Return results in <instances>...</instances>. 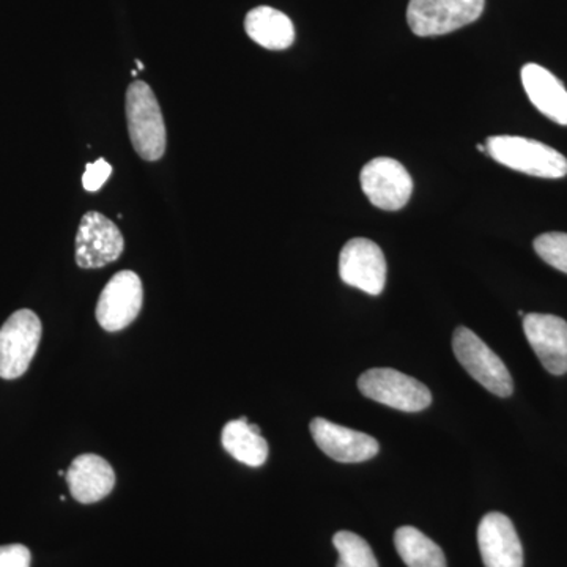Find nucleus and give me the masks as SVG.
<instances>
[{
    "instance_id": "obj_1",
    "label": "nucleus",
    "mask_w": 567,
    "mask_h": 567,
    "mask_svg": "<svg viewBox=\"0 0 567 567\" xmlns=\"http://www.w3.org/2000/svg\"><path fill=\"white\" fill-rule=\"evenodd\" d=\"M126 121L134 151L145 162H158L166 152V125L155 92L144 81L126 91Z\"/></svg>"
},
{
    "instance_id": "obj_2",
    "label": "nucleus",
    "mask_w": 567,
    "mask_h": 567,
    "mask_svg": "<svg viewBox=\"0 0 567 567\" xmlns=\"http://www.w3.org/2000/svg\"><path fill=\"white\" fill-rule=\"evenodd\" d=\"M487 152L496 163L540 178H563L567 175V158L539 141L520 136H492Z\"/></svg>"
},
{
    "instance_id": "obj_3",
    "label": "nucleus",
    "mask_w": 567,
    "mask_h": 567,
    "mask_svg": "<svg viewBox=\"0 0 567 567\" xmlns=\"http://www.w3.org/2000/svg\"><path fill=\"white\" fill-rule=\"evenodd\" d=\"M453 350L462 368L492 394L498 398H509L513 394V377L506 364L470 328L458 327L454 331Z\"/></svg>"
},
{
    "instance_id": "obj_4",
    "label": "nucleus",
    "mask_w": 567,
    "mask_h": 567,
    "mask_svg": "<svg viewBox=\"0 0 567 567\" xmlns=\"http://www.w3.org/2000/svg\"><path fill=\"white\" fill-rule=\"evenodd\" d=\"M486 0H410L406 21L417 37L446 35L480 20Z\"/></svg>"
},
{
    "instance_id": "obj_5",
    "label": "nucleus",
    "mask_w": 567,
    "mask_h": 567,
    "mask_svg": "<svg viewBox=\"0 0 567 567\" xmlns=\"http://www.w3.org/2000/svg\"><path fill=\"white\" fill-rule=\"evenodd\" d=\"M358 390L379 404L406 413L421 412L432 404V394L427 386L413 377L390 368L365 371L358 379Z\"/></svg>"
},
{
    "instance_id": "obj_6",
    "label": "nucleus",
    "mask_w": 567,
    "mask_h": 567,
    "mask_svg": "<svg viewBox=\"0 0 567 567\" xmlns=\"http://www.w3.org/2000/svg\"><path fill=\"white\" fill-rule=\"evenodd\" d=\"M41 322L29 309L13 312L0 328V379H20L39 350Z\"/></svg>"
},
{
    "instance_id": "obj_7",
    "label": "nucleus",
    "mask_w": 567,
    "mask_h": 567,
    "mask_svg": "<svg viewBox=\"0 0 567 567\" xmlns=\"http://www.w3.org/2000/svg\"><path fill=\"white\" fill-rule=\"evenodd\" d=\"M360 181L363 193L380 210H401L412 197V175L393 158L372 159L361 171Z\"/></svg>"
},
{
    "instance_id": "obj_8",
    "label": "nucleus",
    "mask_w": 567,
    "mask_h": 567,
    "mask_svg": "<svg viewBox=\"0 0 567 567\" xmlns=\"http://www.w3.org/2000/svg\"><path fill=\"white\" fill-rule=\"evenodd\" d=\"M144 303V287L134 271H118L104 287L96 305V320L103 330L121 331L140 316Z\"/></svg>"
},
{
    "instance_id": "obj_9",
    "label": "nucleus",
    "mask_w": 567,
    "mask_h": 567,
    "mask_svg": "<svg viewBox=\"0 0 567 567\" xmlns=\"http://www.w3.org/2000/svg\"><path fill=\"white\" fill-rule=\"evenodd\" d=\"M125 249V238L110 218L99 212L82 216L76 235V264L85 270L115 262Z\"/></svg>"
},
{
    "instance_id": "obj_10",
    "label": "nucleus",
    "mask_w": 567,
    "mask_h": 567,
    "mask_svg": "<svg viewBox=\"0 0 567 567\" xmlns=\"http://www.w3.org/2000/svg\"><path fill=\"white\" fill-rule=\"evenodd\" d=\"M339 276L347 286L380 295L386 284L385 254L369 238H352L339 254Z\"/></svg>"
},
{
    "instance_id": "obj_11",
    "label": "nucleus",
    "mask_w": 567,
    "mask_h": 567,
    "mask_svg": "<svg viewBox=\"0 0 567 567\" xmlns=\"http://www.w3.org/2000/svg\"><path fill=\"white\" fill-rule=\"evenodd\" d=\"M311 435L328 457L341 464H360L375 457L380 451L374 436L331 423L323 417L311 421Z\"/></svg>"
},
{
    "instance_id": "obj_12",
    "label": "nucleus",
    "mask_w": 567,
    "mask_h": 567,
    "mask_svg": "<svg viewBox=\"0 0 567 567\" xmlns=\"http://www.w3.org/2000/svg\"><path fill=\"white\" fill-rule=\"evenodd\" d=\"M477 546L486 567H524V548L513 522L502 513H488L477 527Z\"/></svg>"
},
{
    "instance_id": "obj_13",
    "label": "nucleus",
    "mask_w": 567,
    "mask_h": 567,
    "mask_svg": "<svg viewBox=\"0 0 567 567\" xmlns=\"http://www.w3.org/2000/svg\"><path fill=\"white\" fill-rule=\"evenodd\" d=\"M524 331L540 363L550 374L567 372V322L551 315H527Z\"/></svg>"
},
{
    "instance_id": "obj_14",
    "label": "nucleus",
    "mask_w": 567,
    "mask_h": 567,
    "mask_svg": "<svg viewBox=\"0 0 567 567\" xmlns=\"http://www.w3.org/2000/svg\"><path fill=\"white\" fill-rule=\"evenodd\" d=\"M65 477L71 496L82 505L106 498L115 487L114 470L106 458L96 454H81L74 458Z\"/></svg>"
},
{
    "instance_id": "obj_15",
    "label": "nucleus",
    "mask_w": 567,
    "mask_h": 567,
    "mask_svg": "<svg viewBox=\"0 0 567 567\" xmlns=\"http://www.w3.org/2000/svg\"><path fill=\"white\" fill-rule=\"evenodd\" d=\"M522 84L527 92L529 102L543 112L550 121L567 125V91L565 84L555 74L528 63L522 69Z\"/></svg>"
},
{
    "instance_id": "obj_16",
    "label": "nucleus",
    "mask_w": 567,
    "mask_h": 567,
    "mask_svg": "<svg viewBox=\"0 0 567 567\" xmlns=\"http://www.w3.org/2000/svg\"><path fill=\"white\" fill-rule=\"evenodd\" d=\"M245 31L249 39L265 50L282 51L295 41L293 22L282 11L271 7H257L246 14Z\"/></svg>"
},
{
    "instance_id": "obj_17",
    "label": "nucleus",
    "mask_w": 567,
    "mask_h": 567,
    "mask_svg": "<svg viewBox=\"0 0 567 567\" xmlns=\"http://www.w3.org/2000/svg\"><path fill=\"white\" fill-rule=\"evenodd\" d=\"M221 442L224 450L241 464L262 466L268 458V443L257 424H249L248 417L230 421L224 425Z\"/></svg>"
},
{
    "instance_id": "obj_18",
    "label": "nucleus",
    "mask_w": 567,
    "mask_h": 567,
    "mask_svg": "<svg viewBox=\"0 0 567 567\" xmlns=\"http://www.w3.org/2000/svg\"><path fill=\"white\" fill-rule=\"evenodd\" d=\"M394 546L399 557L409 567H447L442 548L420 529L399 528L394 535Z\"/></svg>"
},
{
    "instance_id": "obj_19",
    "label": "nucleus",
    "mask_w": 567,
    "mask_h": 567,
    "mask_svg": "<svg viewBox=\"0 0 567 567\" xmlns=\"http://www.w3.org/2000/svg\"><path fill=\"white\" fill-rule=\"evenodd\" d=\"M339 554L336 567H379L374 551L363 537L350 532L336 533L333 537Z\"/></svg>"
},
{
    "instance_id": "obj_20",
    "label": "nucleus",
    "mask_w": 567,
    "mask_h": 567,
    "mask_svg": "<svg viewBox=\"0 0 567 567\" xmlns=\"http://www.w3.org/2000/svg\"><path fill=\"white\" fill-rule=\"evenodd\" d=\"M535 251L544 262L567 275V234L548 233L536 238Z\"/></svg>"
},
{
    "instance_id": "obj_21",
    "label": "nucleus",
    "mask_w": 567,
    "mask_h": 567,
    "mask_svg": "<svg viewBox=\"0 0 567 567\" xmlns=\"http://www.w3.org/2000/svg\"><path fill=\"white\" fill-rule=\"evenodd\" d=\"M112 166L104 158L96 159L95 163L85 166V173L82 175V185L89 193H96L103 188L104 183L110 181Z\"/></svg>"
},
{
    "instance_id": "obj_22",
    "label": "nucleus",
    "mask_w": 567,
    "mask_h": 567,
    "mask_svg": "<svg viewBox=\"0 0 567 567\" xmlns=\"http://www.w3.org/2000/svg\"><path fill=\"white\" fill-rule=\"evenodd\" d=\"M32 555L21 544L0 547V567H31Z\"/></svg>"
},
{
    "instance_id": "obj_23",
    "label": "nucleus",
    "mask_w": 567,
    "mask_h": 567,
    "mask_svg": "<svg viewBox=\"0 0 567 567\" xmlns=\"http://www.w3.org/2000/svg\"><path fill=\"white\" fill-rule=\"evenodd\" d=\"M137 69L144 70V65H142L141 61H136Z\"/></svg>"
},
{
    "instance_id": "obj_24",
    "label": "nucleus",
    "mask_w": 567,
    "mask_h": 567,
    "mask_svg": "<svg viewBox=\"0 0 567 567\" xmlns=\"http://www.w3.org/2000/svg\"><path fill=\"white\" fill-rule=\"evenodd\" d=\"M65 473H66V472H63V470H59L58 475H59V476H65Z\"/></svg>"
}]
</instances>
